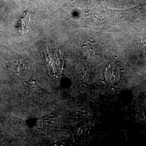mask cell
I'll return each mask as SVG.
<instances>
[{"mask_svg":"<svg viewBox=\"0 0 146 146\" xmlns=\"http://www.w3.org/2000/svg\"><path fill=\"white\" fill-rule=\"evenodd\" d=\"M121 71L115 62L108 63L104 69V78L108 83H115L120 78Z\"/></svg>","mask_w":146,"mask_h":146,"instance_id":"obj_1","label":"cell"}]
</instances>
